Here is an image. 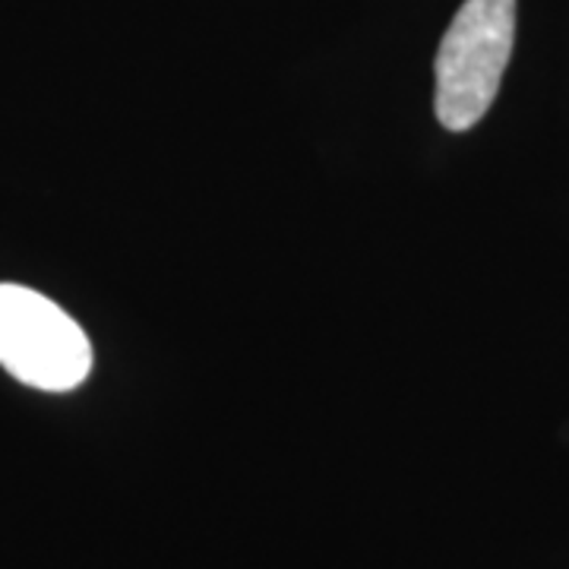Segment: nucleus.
<instances>
[{
    "label": "nucleus",
    "mask_w": 569,
    "mask_h": 569,
    "mask_svg": "<svg viewBox=\"0 0 569 569\" xmlns=\"http://www.w3.org/2000/svg\"><path fill=\"white\" fill-rule=\"evenodd\" d=\"M516 41V0H466L437 51V118L462 133L490 111Z\"/></svg>",
    "instance_id": "obj_1"
},
{
    "label": "nucleus",
    "mask_w": 569,
    "mask_h": 569,
    "mask_svg": "<svg viewBox=\"0 0 569 569\" xmlns=\"http://www.w3.org/2000/svg\"><path fill=\"white\" fill-rule=\"evenodd\" d=\"M0 367L44 392L77 389L92 370L82 326L32 288L0 284Z\"/></svg>",
    "instance_id": "obj_2"
}]
</instances>
